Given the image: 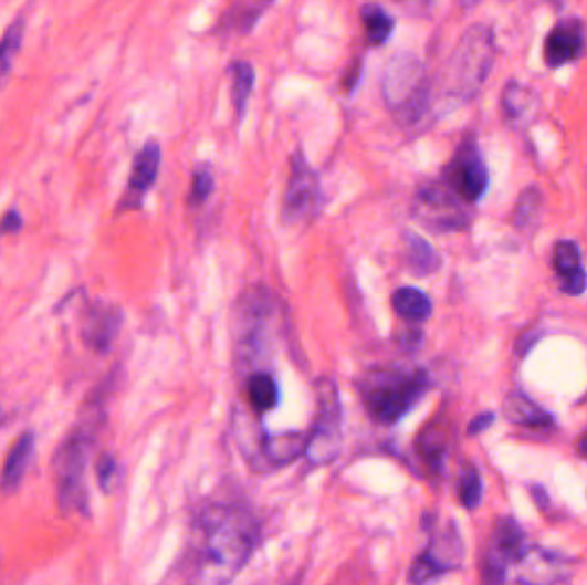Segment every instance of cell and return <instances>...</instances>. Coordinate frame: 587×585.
Returning <instances> with one entry per match:
<instances>
[{
	"mask_svg": "<svg viewBox=\"0 0 587 585\" xmlns=\"http://www.w3.org/2000/svg\"><path fill=\"white\" fill-rule=\"evenodd\" d=\"M200 558L205 581L227 584L253 555L256 529L248 513L213 505L201 513Z\"/></svg>",
	"mask_w": 587,
	"mask_h": 585,
	"instance_id": "cell-1",
	"label": "cell"
},
{
	"mask_svg": "<svg viewBox=\"0 0 587 585\" xmlns=\"http://www.w3.org/2000/svg\"><path fill=\"white\" fill-rule=\"evenodd\" d=\"M430 385V375L421 367H373L359 382V394L373 421L391 426L421 403Z\"/></svg>",
	"mask_w": 587,
	"mask_h": 585,
	"instance_id": "cell-2",
	"label": "cell"
},
{
	"mask_svg": "<svg viewBox=\"0 0 587 585\" xmlns=\"http://www.w3.org/2000/svg\"><path fill=\"white\" fill-rule=\"evenodd\" d=\"M95 440L93 435L74 428L62 440L52 457L55 487H57L59 506L62 512H80L88 515V490H86V466H88L90 450Z\"/></svg>",
	"mask_w": 587,
	"mask_h": 585,
	"instance_id": "cell-3",
	"label": "cell"
},
{
	"mask_svg": "<svg viewBox=\"0 0 587 585\" xmlns=\"http://www.w3.org/2000/svg\"><path fill=\"white\" fill-rule=\"evenodd\" d=\"M384 98L403 124L421 119L430 104V83L421 62L412 54H397L384 73Z\"/></svg>",
	"mask_w": 587,
	"mask_h": 585,
	"instance_id": "cell-4",
	"label": "cell"
},
{
	"mask_svg": "<svg viewBox=\"0 0 587 585\" xmlns=\"http://www.w3.org/2000/svg\"><path fill=\"white\" fill-rule=\"evenodd\" d=\"M495 58V35L492 28L474 24L465 31L449 62L452 98L465 100L476 95L486 80Z\"/></svg>",
	"mask_w": 587,
	"mask_h": 585,
	"instance_id": "cell-5",
	"label": "cell"
},
{
	"mask_svg": "<svg viewBox=\"0 0 587 585\" xmlns=\"http://www.w3.org/2000/svg\"><path fill=\"white\" fill-rule=\"evenodd\" d=\"M315 403V421L310 429V441L304 457L313 466H326L337 459L344 438L340 394L334 379L326 376L316 379Z\"/></svg>",
	"mask_w": 587,
	"mask_h": 585,
	"instance_id": "cell-6",
	"label": "cell"
},
{
	"mask_svg": "<svg viewBox=\"0 0 587 585\" xmlns=\"http://www.w3.org/2000/svg\"><path fill=\"white\" fill-rule=\"evenodd\" d=\"M322 180L307 164L303 149H296L291 158V174L282 201V222L285 226H306L322 211Z\"/></svg>",
	"mask_w": 587,
	"mask_h": 585,
	"instance_id": "cell-7",
	"label": "cell"
},
{
	"mask_svg": "<svg viewBox=\"0 0 587 585\" xmlns=\"http://www.w3.org/2000/svg\"><path fill=\"white\" fill-rule=\"evenodd\" d=\"M442 180L464 205H476L486 195L490 173L476 139L465 138L446 165Z\"/></svg>",
	"mask_w": 587,
	"mask_h": 585,
	"instance_id": "cell-8",
	"label": "cell"
},
{
	"mask_svg": "<svg viewBox=\"0 0 587 585\" xmlns=\"http://www.w3.org/2000/svg\"><path fill=\"white\" fill-rule=\"evenodd\" d=\"M415 210L424 227L437 232L464 230L469 223L464 203L442 180L422 184L416 191Z\"/></svg>",
	"mask_w": 587,
	"mask_h": 585,
	"instance_id": "cell-9",
	"label": "cell"
},
{
	"mask_svg": "<svg viewBox=\"0 0 587 585\" xmlns=\"http://www.w3.org/2000/svg\"><path fill=\"white\" fill-rule=\"evenodd\" d=\"M160 165V143L157 139H148L133 160L126 189L117 203V213L141 210L146 195L157 182Z\"/></svg>",
	"mask_w": 587,
	"mask_h": 585,
	"instance_id": "cell-10",
	"label": "cell"
},
{
	"mask_svg": "<svg viewBox=\"0 0 587 585\" xmlns=\"http://www.w3.org/2000/svg\"><path fill=\"white\" fill-rule=\"evenodd\" d=\"M124 325V311L117 304L95 303L86 304L81 316V341L95 354H107L112 345L119 337Z\"/></svg>",
	"mask_w": 587,
	"mask_h": 585,
	"instance_id": "cell-11",
	"label": "cell"
},
{
	"mask_svg": "<svg viewBox=\"0 0 587 585\" xmlns=\"http://www.w3.org/2000/svg\"><path fill=\"white\" fill-rule=\"evenodd\" d=\"M587 33L583 21L568 18L555 24L545 42V62L552 70L570 64L586 54Z\"/></svg>",
	"mask_w": 587,
	"mask_h": 585,
	"instance_id": "cell-12",
	"label": "cell"
},
{
	"mask_svg": "<svg viewBox=\"0 0 587 585\" xmlns=\"http://www.w3.org/2000/svg\"><path fill=\"white\" fill-rule=\"evenodd\" d=\"M552 267L564 294L573 297L584 294L587 288V272L577 242L564 239L553 246Z\"/></svg>",
	"mask_w": 587,
	"mask_h": 585,
	"instance_id": "cell-13",
	"label": "cell"
},
{
	"mask_svg": "<svg viewBox=\"0 0 587 585\" xmlns=\"http://www.w3.org/2000/svg\"><path fill=\"white\" fill-rule=\"evenodd\" d=\"M490 547L495 551L496 555L512 565V563L522 562L530 555L531 546L527 543L526 532L521 527L514 516H502L496 521L492 532V543Z\"/></svg>",
	"mask_w": 587,
	"mask_h": 585,
	"instance_id": "cell-14",
	"label": "cell"
},
{
	"mask_svg": "<svg viewBox=\"0 0 587 585\" xmlns=\"http://www.w3.org/2000/svg\"><path fill=\"white\" fill-rule=\"evenodd\" d=\"M307 441H310V431H300V429L266 432L261 440V448L265 453L266 462L275 467H285L296 462L301 456L306 453Z\"/></svg>",
	"mask_w": 587,
	"mask_h": 585,
	"instance_id": "cell-15",
	"label": "cell"
},
{
	"mask_svg": "<svg viewBox=\"0 0 587 585\" xmlns=\"http://www.w3.org/2000/svg\"><path fill=\"white\" fill-rule=\"evenodd\" d=\"M35 441L33 432L24 431L12 443L11 450L6 457L2 472H0V490L4 493H12L20 488L21 481L27 474L28 466H30L31 457H33V451H35Z\"/></svg>",
	"mask_w": 587,
	"mask_h": 585,
	"instance_id": "cell-16",
	"label": "cell"
},
{
	"mask_svg": "<svg viewBox=\"0 0 587 585\" xmlns=\"http://www.w3.org/2000/svg\"><path fill=\"white\" fill-rule=\"evenodd\" d=\"M403 246H406L403 258H406L407 269L411 270L412 275L424 279V276L433 275L442 269V257L419 233L407 230L403 233Z\"/></svg>",
	"mask_w": 587,
	"mask_h": 585,
	"instance_id": "cell-17",
	"label": "cell"
},
{
	"mask_svg": "<svg viewBox=\"0 0 587 585\" xmlns=\"http://www.w3.org/2000/svg\"><path fill=\"white\" fill-rule=\"evenodd\" d=\"M509 421L522 428L545 429L553 425L552 414L546 412L542 406H537L527 395L522 391H514L509 395L505 409H503Z\"/></svg>",
	"mask_w": 587,
	"mask_h": 585,
	"instance_id": "cell-18",
	"label": "cell"
},
{
	"mask_svg": "<svg viewBox=\"0 0 587 585\" xmlns=\"http://www.w3.org/2000/svg\"><path fill=\"white\" fill-rule=\"evenodd\" d=\"M391 307L411 325L427 322L433 313L430 295L418 288H400L391 294Z\"/></svg>",
	"mask_w": 587,
	"mask_h": 585,
	"instance_id": "cell-19",
	"label": "cell"
},
{
	"mask_svg": "<svg viewBox=\"0 0 587 585\" xmlns=\"http://www.w3.org/2000/svg\"><path fill=\"white\" fill-rule=\"evenodd\" d=\"M269 8L270 4L266 2H239L223 12L222 20L217 24V31H222L226 35H248Z\"/></svg>",
	"mask_w": 587,
	"mask_h": 585,
	"instance_id": "cell-20",
	"label": "cell"
},
{
	"mask_svg": "<svg viewBox=\"0 0 587 585\" xmlns=\"http://www.w3.org/2000/svg\"><path fill=\"white\" fill-rule=\"evenodd\" d=\"M363 24H365L366 42L371 46H381L388 42L391 33L396 30V20L394 15L380 4L363 6L361 11Z\"/></svg>",
	"mask_w": 587,
	"mask_h": 585,
	"instance_id": "cell-21",
	"label": "cell"
},
{
	"mask_svg": "<svg viewBox=\"0 0 587 585\" xmlns=\"http://www.w3.org/2000/svg\"><path fill=\"white\" fill-rule=\"evenodd\" d=\"M248 397L256 412H270L281 404V387L270 373H254L248 382Z\"/></svg>",
	"mask_w": 587,
	"mask_h": 585,
	"instance_id": "cell-22",
	"label": "cell"
},
{
	"mask_svg": "<svg viewBox=\"0 0 587 585\" xmlns=\"http://www.w3.org/2000/svg\"><path fill=\"white\" fill-rule=\"evenodd\" d=\"M229 73L232 76V104H234L239 119H242L247 114L248 102L256 83V71L250 62L235 61L229 67Z\"/></svg>",
	"mask_w": 587,
	"mask_h": 585,
	"instance_id": "cell-23",
	"label": "cell"
},
{
	"mask_svg": "<svg viewBox=\"0 0 587 585\" xmlns=\"http://www.w3.org/2000/svg\"><path fill=\"white\" fill-rule=\"evenodd\" d=\"M24 31H27V23H24V15L21 14L9 24L4 35L0 39V83L8 80L11 74L15 58L23 46Z\"/></svg>",
	"mask_w": 587,
	"mask_h": 585,
	"instance_id": "cell-24",
	"label": "cell"
},
{
	"mask_svg": "<svg viewBox=\"0 0 587 585\" xmlns=\"http://www.w3.org/2000/svg\"><path fill=\"white\" fill-rule=\"evenodd\" d=\"M416 448H418L421 459L430 466L431 471L437 472V474L442 472L447 456L446 440H443L442 432L437 431L434 428L422 431L419 435Z\"/></svg>",
	"mask_w": 587,
	"mask_h": 585,
	"instance_id": "cell-25",
	"label": "cell"
},
{
	"mask_svg": "<svg viewBox=\"0 0 587 585\" xmlns=\"http://www.w3.org/2000/svg\"><path fill=\"white\" fill-rule=\"evenodd\" d=\"M503 112L511 121H522L534 107V95L526 86L509 83L502 95Z\"/></svg>",
	"mask_w": 587,
	"mask_h": 585,
	"instance_id": "cell-26",
	"label": "cell"
},
{
	"mask_svg": "<svg viewBox=\"0 0 587 585\" xmlns=\"http://www.w3.org/2000/svg\"><path fill=\"white\" fill-rule=\"evenodd\" d=\"M216 191V176L210 164L196 165L192 173L191 188H189L188 201L189 207L196 208L207 203L208 198Z\"/></svg>",
	"mask_w": 587,
	"mask_h": 585,
	"instance_id": "cell-27",
	"label": "cell"
},
{
	"mask_svg": "<svg viewBox=\"0 0 587 585\" xmlns=\"http://www.w3.org/2000/svg\"><path fill=\"white\" fill-rule=\"evenodd\" d=\"M542 211V192L537 188H530L518 196L517 205L514 208V223L521 229L533 226L537 215Z\"/></svg>",
	"mask_w": 587,
	"mask_h": 585,
	"instance_id": "cell-28",
	"label": "cell"
},
{
	"mask_svg": "<svg viewBox=\"0 0 587 585\" xmlns=\"http://www.w3.org/2000/svg\"><path fill=\"white\" fill-rule=\"evenodd\" d=\"M459 498H461L462 506L465 510H474L480 506L481 500H483V479L474 467H469L468 471L462 474L461 484H459Z\"/></svg>",
	"mask_w": 587,
	"mask_h": 585,
	"instance_id": "cell-29",
	"label": "cell"
},
{
	"mask_svg": "<svg viewBox=\"0 0 587 585\" xmlns=\"http://www.w3.org/2000/svg\"><path fill=\"white\" fill-rule=\"evenodd\" d=\"M507 563L503 562L492 547H488L481 563V582L483 585L507 584Z\"/></svg>",
	"mask_w": 587,
	"mask_h": 585,
	"instance_id": "cell-30",
	"label": "cell"
},
{
	"mask_svg": "<svg viewBox=\"0 0 587 585\" xmlns=\"http://www.w3.org/2000/svg\"><path fill=\"white\" fill-rule=\"evenodd\" d=\"M96 479H98V484H101L102 490L108 491L111 488L112 479L117 471L116 459L111 456V453H102L96 460Z\"/></svg>",
	"mask_w": 587,
	"mask_h": 585,
	"instance_id": "cell-31",
	"label": "cell"
},
{
	"mask_svg": "<svg viewBox=\"0 0 587 585\" xmlns=\"http://www.w3.org/2000/svg\"><path fill=\"white\" fill-rule=\"evenodd\" d=\"M23 227L24 220L23 217H21L20 211L15 210V208H11V210L6 211V213L2 215V219H0V239L4 238V236L20 232Z\"/></svg>",
	"mask_w": 587,
	"mask_h": 585,
	"instance_id": "cell-32",
	"label": "cell"
},
{
	"mask_svg": "<svg viewBox=\"0 0 587 585\" xmlns=\"http://www.w3.org/2000/svg\"><path fill=\"white\" fill-rule=\"evenodd\" d=\"M495 412H490V410H486V412L478 414V416L474 417L471 422H469L468 435H471V437H476V435H481V432L492 428V426L495 425Z\"/></svg>",
	"mask_w": 587,
	"mask_h": 585,
	"instance_id": "cell-33",
	"label": "cell"
},
{
	"mask_svg": "<svg viewBox=\"0 0 587 585\" xmlns=\"http://www.w3.org/2000/svg\"><path fill=\"white\" fill-rule=\"evenodd\" d=\"M361 73L363 62L359 61V59H356V61L350 64L349 71H347L344 80H342V86H344L346 92L353 93L354 90H356V86L359 85V81H361Z\"/></svg>",
	"mask_w": 587,
	"mask_h": 585,
	"instance_id": "cell-34",
	"label": "cell"
},
{
	"mask_svg": "<svg viewBox=\"0 0 587 585\" xmlns=\"http://www.w3.org/2000/svg\"><path fill=\"white\" fill-rule=\"evenodd\" d=\"M422 333L419 332V328H409L407 332H403L402 335V347L409 353H415L418 351L419 345H421Z\"/></svg>",
	"mask_w": 587,
	"mask_h": 585,
	"instance_id": "cell-35",
	"label": "cell"
},
{
	"mask_svg": "<svg viewBox=\"0 0 587 585\" xmlns=\"http://www.w3.org/2000/svg\"><path fill=\"white\" fill-rule=\"evenodd\" d=\"M531 494H533V500L536 501V505L539 506V509H548L549 494L546 493V490H543V487H531Z\"/></svg>",
	"mask_w": 587,
	"mask_h": 585,
	"instance_id": "cell-36",
	"label": "cell"
},
{
	"mask_svg": "<svg viewBox=\"0 0 587 585\" xmlns=\"http://www.w3.org/2000/svg\"><path fill=\"white\" fill-rule=\"evenodd\" d=\"M577 450H579L580 456L587 457V432L580 438L579 443H577Z\"/></svg>",
	"mask_w": 587,
	"mask_h": 585,
	"instance_id": "cell-37",
	"label": "cell"
},
{
	"mask_svg": "<svg viewBox=\"0 0 587 585\" xmlns=\"http://www.w3.org/2000/svg\"><path fill=\"white\" fill-rule=\"evenodd\" d=\"M515 585H530V584H526V582H521V584H515Z\"/></svg>",
	"mask_w": 587,
	"mask_h": 585,
	"instance_id": "cell-38",
	"label": "cell"
},
{
	"mask_svg": "<svg viewBox=\"0 0 587 585\" xmlns=\"http://www.w3.org/2000/svg\"><path fill=\"white\" fill-rule=\"evenodd\" d=\"M0 419H2V409H0Z\"/></svg>",
	"mask_w": 587,
	"mask_h": 585,
	"instance_id": "cell-39",
	"label": "cell"
}]
</instances>
